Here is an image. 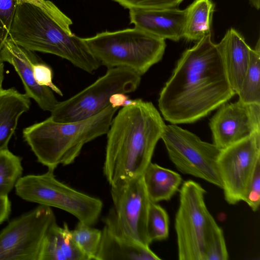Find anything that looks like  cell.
Segmentation results:
<instances>
[{
    "instance_id": "cell-1",
    "label": "cell",
    "mask_w": 260,
    "mask_h": 260,
    "mask_svg": "<svg viewBox=\"0 0 260 260\" xmlns=\"http://www.w3.org/2000/svg\"><path fill=\"white\" fill-rule=\"evenodd\" d=\"M235 94L210 32L183 53L158 103L167 121L188 123L205 117Z\"/></svg>"
},
{
    "instance_id": "cell-2",
    "label": "cell",
    "mask_w": 260,
    "mask_h": 260,
    "mask_svg": "<svg viewBox=\"0 0 260 260\" xmlns=\"http://www.w3.org/2000/svg\"><path fill=\"white\" fill-rule=\"evenodd\" d=\"M165 125L150 102L139 99L120 109L106 134L103 173L110 185L142 175Z\"/></svg>"
},
{
    "instance_id": "cell-3",
    "label": "cell",
    "mask_w": 260,
    "mask_h": 260,
    "mask_svg": "<svg viewBox=\"0 0 260 260\" xmlns=\"http://www.w3.org/2000/svg\"><path fill=\"white\" fill-rule=\"evenodd\" d=\"M71 19L48 0H17L9 37L30 51L55 55L89 74L101 66L83 38L73 34Z\"/></svg>"
},
{
    "instance_id": "cell-4",
    "label": "cell",
    "mask_w": 260,
    "mask_h": 260,
    "mask_svg": "<svg viewBox=\"0 0 260 260\" xmlns=\"http://www.w3.org/2000/svg\"><path fill=\"white\" fill-rule=\"evenodd\" d=\"M111 104L80 121L60 122L50 117L23 130V137L38 162L54 170L73 163L86 143L106 134L119 109Z\"/></svg>"
},
{
    "instance_id": "cell-5",
    "label": "cell",
    "mask_w": 260,
    "mask_h": 260,
    "mask_svg": "<svg viewBox=\"0 0 260 260\" xmlns=\"http://www.w3.org/2000/svg\"><path fill=\"white\" fill-rule=\"evenodd\" d=\"M83 40L101 66L127 68L140 76L161 59L166 46L164 39L136 27L106 31Z\"/></svg>"
},
{
    "instance_id": "cell-6",
    "label": "cell",
    "mask_w": 260,
    "mask_h": 260,
    "mask_svg": "<svg viewBox=\"0 0 260 260\" xmlns=\"http://www.w3.org/2000/svg\"><path fill=\"white\" fill-rule=\"evenodd\" d=\"M54 170L42 174L22 176L16 183V194L27 202L66 211L80 221L93 225L98 221L103 207L102 201L60 182Z\"/></svg>"
},
{
    "instance_id": "cell-7",
    "label": "cell",
    "mask_w": 260,
    "mask_h": 260,
    "mask_svg": "<svg viewBox=\"0 0 260 260\" xmlns=\"http://www.w3.org/2000/svg\"><path fill=\"white\" fill-rule=\"evenodd\" d=\"M141 76L127 68L108 69L106 74L70 98L59 102L50 112V117L60 122H74L92 117L110 103V96L116 93L135 91Z\"/></svg>"
},
{
    "instance_id": "cell-8",
    "label": "cell",
    "mask_w": 260,
    "mask_h": 260,
    "mask_svg": "<svg viewBox=\"0 0 260 260\" xmlns=\"http://www.w3.org/2000/svg\"><path fill=\"white\" fill-rule=\"evenodd\" d=\"M175 218L179 260H204L207 238L215 221L205 202L206 190L197 182L184 181L179 188Z\"/></svg>"
},
{
    "instance_id": "cell-9",
    "label": "cell",
    "mask_w": 260,
    "mask_h": 260,
    "mask_svg": "<svg viewBox=\"0 0 260 260\" xmlns=\"http://www.w3.org/2000/svg\"><path fill=\"white\" fill-rule=\"evenodd\" d=\"M161 139L170 160L181 173L222 188L217 164L221 149L175 124L165 125Z\"/></svg>"
},
{
    "instance_id": "cell-10",
    "label": "cell",
    "mask_w": 260,
    "mask_h": 260,
    "mask_svg": "<svg viewBox=\"0 0 260 260\" xmlns=\"http://www.w3.org/2000/svg\"><path fill=\"white\" fill-rule=\"evenodd\" d=\"M56 221L51 208L39 205L0 232V260H39L48 230Z\"/></svg>"
},
{
    "instance_id": "cell-11",
    "label": "cell",
    "mask_w": 260,
    "mask_h": 260,
    "mask_svg": "<svg viewBox=\"0 0 260 260\" xmlns=\"http://www.w3.org/2000/svg\"><path fill=\"white\" fill-rule=\"evenodd\" d=\"M217 164L226 202L235 205L243 201L248 185L260 164V131L221 149Z\"/></svg>"
},
{
    "instance_id": "cell-12",
    "label": "cell",
    "mask_w": 260,
    "mask_h": 260,
    "mask_svg": "<svg viewBox=\"0 0 260 260\" xmlns=\"http://www.w3.org/2000/svg\"><path fill=\"white\" fill-rule=\"evenodd\" d=\"M113 209L123 230L140 243L149 246L147 219L150 200L142 175L111 185Z\"/></svg>"
},
{
    "instance_id": "cell-13",
    "label": "cell",
    "mask_w": 260,
    "mask_h": 260,
    "mask_svg": "<svg viewBox=\"0 0 260 260\" xmlns=\"http://www.w3.org/2000/svg\"><path fill=\"white\" fill-rule=\"evenodd\" d=\"M211 118L213 144L220 149L260 131V104L238 101L222 104Z\"/></svg>"
},
{
    "instance_id": "cell-14",
    "label": "cell",
    "mask_w": 260,
    "mask_h": 260,
    "mask_svg": "<svg viewBox=\"0 0 260 260\" xmlns=\"http://www.w3.org/2000/svg\"><path fill=\"white\" fill-rule=\"evenodd\" d=\"M149 246L130 236L122 228L112 207L104 218L95 260H159Z\"/></svg>"
},
{
    "instance_id": "cell-15",
    "label": "cell",
    "mask_w": 260,
    "mask_h": 260,
    "mask_svg": "<svg viewBox=\"0 0 260 260\" xmlns=\"http://www.w3.org/2000/svg\"><path fill=\"white\" fill-rule=\"evenodd\" d=\"M31 52L9 37L0 52V60L13 66L22 82L26 95L32 99L43 110L51 112L59 102L49 87L37 82L33 68L39 60Z\"/></svg>"
},
{
    "instance_id": "cell-16",
    "label": "cell",
    "mask_w": 260,
    "mask_h": 260,
    "mask_svg": "<svg viewBox=\"0 0 260 260\" xmlns=\"http://www.w3.org/2000/svg\"><path fill=\"white\" fill-rule=\"evenodd\" d=\"M130 23L162 39L174 41L184 36L186 10L176 8L129 10Z\"/></svg>"
},
{
    "instance_id": "cell-17",
    "label": "cell",
    "mask_w": 260,
    "mask_h": 260,
    "mask_svg": "<svg viewBox=\"0 0 260 260\" xmlns=\"http://www.w3.org/2000/svg\"><path fill=\"white\" fill-rule=\"evenodd\" d=\"M231 87L239 92L248 69L251 48L235 29H229L217 44Z\"/></svg>"
},
{
    "instance_id": "cell-18",
    "label": "cell",
    "mask_w": 260,
    "mask_h": 260,
    "mask_svg": "<svg viewBox=\"0 0 260 260\" xmlns=\"http://www.w3.org/2000/svg\"><path fill=\"white\" fill-rule=\"evenodd\" d=\"M30 104V98L15 88L0 89V151L8 148L20 117Z\"/></svg>"
},
{
    "instance_id": "cell-19",
    "label": "cell",
    "mask_w": 260,
    "mask_h": 260,
    "mask_svg": "<svg viewBox=\"0 0 260 260\" xmlns=\"http://www.w3.org/2000/svg\"><path fill=\"white\" fill-rule=\"evenodd\" d=\"M39 260H90L74 242L67 223L57 222L48 230L42 246Z\"/></svg>"
},
{
    "instance_id": "cell-20",
    "label": "cell",
    "mask_w": 260,
    "mask_h": 260,
    "mask_svg": "<svg viewBox=\"0 0 260 260\" xmlns=\"http://www.w3.org/2000/svg\"><path fill=\"white\" fill-rule=\"evenodd\" d=\"M142 176L148 197L154 203L169 201L182 183L179 174L152 162L146 168Z\"/></svg>"
},
{
    "instance_id": "cell-21",
    "label": "cell",
    "mask_w": 260,
    "mask_h": 260,
    "mask_svg": "<svg viewBox=\"0 0 260 260\" xmlns=\"http://www.w3.org/2000/svg\"><path fill=\"white\" fill-rule=\"evenodd\" d=\"M214 5L211 0H195L186 10L184 36L188 41H198L210 33Z\"/></svg>"
},
{
    "instance_id": "cell-22",
    "label": "cell",
    "mask_w": 260,
    "mask_h": 260,
    "mask_svg": "<svg viewBox=\"0 0 260 260\" xmlns=\"http://www.w3.org/2000/svg\"><path fill=\"white\" fill-rule=\"evenodd\" d=\"M239 100L246 103L260 104V41L251 49L249 64L237 94Z\"/></svg>"
},
{
    "instance_id": "cell-23",
    "label": "cell",
    "mask_w": 260,
    "mask_h": 260,
    "mask_svg": "<svg viewBox=\"0 0 260 260\" xmlns=\"http://www.w3.org/2000/svg\"><path fill=\"white\" fill-rule=\"evenodd\" d=\"M21 158L8 148L0 151V195L8 196L22 177Z\"/></svg>"
},
{
    "instance_id": "cell-24",
    "label": "cell",
    "mask_w": 260,
    "mask_h": 260,
    "mask_svg": "<svg viewBox=\"0 0 260 260\" xmlns=\"http://www.w3.org/2000/svg\"><path fill=\"white\" fill-rule=\"evenodd\" d=\"M169 229L168 213L157 203L150 201L147 219V234L150 243L167 239Z\"/></svg>"
},
{
    "instance_id": "cell-25",
    "label": "cell",
    "mask_w": 260,
    "mask_h": 260,
    "mask_svg": "<svg viewBox=\"0 0 260 260\" xmlns=\"http://www.w3.org/2000/svg\"><path fill=\"white\" fill-rule=\"evenodd\" d=\"M71 233L79 248L90 260H95L101 242L102 230L79 221L75 229L71 230Z\"/></svg>"
},
{
    "instance_id": "cell-26",
    "label": "cell",
    "mask_w": 260,
    "mask_h": 260,
    "mask_svg": "<svg viewBox=\"0 0 260 260\" xmlns=\"http://www.w3.org/2000/svg\"><path fill=\"white\" fill-rule=\"evenodd\" d=\"M229 258L223 232L215 221L207 238L204 260H227Z\"/></svg>"
},
{
    "instance_id": "cell-27",
    "label": "cell",
    "mask_w": 260,
    "mask_h": 260,
    "mask_svg": "<svg viewBox=\"0 0 260 260\" xmlns=\"http://www.w3.org/2000/svg\"><path fill=\"white\" fill-rule=\"evenodd\" d=\"M17 0H0V52L9 37Z\"/></svg>"
},
{
    "instance_id": "cell-28",
    "label": "cell",
    "mask_w": 260,
    "mask_h": 260,
    "mask_svg": "<svg viewBox=\"0 0 260 260\" xmlns=\"http://www.w3.org/2000/svg\"><path fill=\"white\" fill-rule=\"evenodd\" d=\"M125 9H160L176 8L183 0H113Z\"/></svg>"
},
{
    "instance_id": "cell-29",
    "label": "cell",
    "mask_w": 260,
    "mask_h": 260,
    "mask_svg": "<svg viewBox=\"0 0 260 260\" xmlns=\"http://www.w3.org/2000/svg\"><path fill=\"white\" fill-rule=\"evenodd\" d=\"M243 201L256 212L260 203V164L257 166L248 185Z\"/></svg>"
},
{
    "instance_id": "cell-30",
    "label": "cell",
    "mask_w": 260,
    "mask_h": 260,
    "mask_svg": "<svg viewBox=\"0 0 260 260\" xmlns=\"http://www.w3.org/2000/svg\"><path fill=\"white\" fill-rule=\"evenodd\" d=\"M33 69L35 78L39 85L48 87L53 92L62 96L61 90L52 82L53 72L49 66L38 61L34 64Z\"/></svg>"
},
{
    "instance_id": "cell-31",
    "label": "cell",
    "mask_w": 260,
    "mask_h": 260,
    "mask_svg": "<svg viewBox=\"0 0 260 260\" xmlns=\"http://www.w3.org/2000/svg\"><path fill=\"white\" fill-rule=\"evenodd\" d=\"M11 212V203L8 196L0 195V225L9 217Z\"/></svg>"
},
{
    "instance_id": "cell-32",
    "label": "cell",
    "mask_w": 260,
    "mask_h": 260,
    "mask_svg": "<svg viewBox=\"0 0 260 260\" xmlns=\"http://www.w3.org/2000/svg\"><path fill=\"white\" fill-rule=\"evenodd\" d=\"M129 96L124 93H116L112 95L109 99L110 104L114 107H123Z\"/></svg>"
},
{
    "instance_id": "cell-33",
    "label": "cell",
    "mask_w": 260,
    "mask_h": 260,
    "mask_svg": "<svg viewBox=\"0 0 260 260\" xmlns=\"http://www.w3.org/2000/svg\"><path fill=\"white\" fill-rule=\"evenodd\" d=\"M249 3L252 6L256 9L259 10L260 8V0H248Z\"/></svg>"
}]
</instances>
